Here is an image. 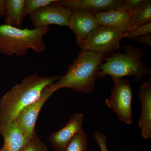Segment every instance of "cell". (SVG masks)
<instances>
[{
  "label": "cell",
  "instance_id": "cell-1",
  "mask_svg": "<svg viewBox=\"0 0 151 151\" xmlns=\"http://www.w3.org/2000/svg\"><path fill=\"white\" fill-rule=\"evenodd\" d=\"M60 76H42L35 73L26 76L14 86L0 101V128L15 119L24 108L38 99L45 88Z\"/></svg>",
  "mask_w": 151,
  "mask_h": 151
},
{
  "label": "cell",
  "instance_id": "cell-2",
  "mask_svg": "<svg viewBox=\"0 0 151 151\" xmlns=\"http://www.w3.org/2000/svg\"><path fill=\"white\" fill-rule=\"evenodd\" d=\"M108 55L81 50L64 75L51 84L53 92L64 88L73 92L90 94L94 92L97 73Z\"/></svg>",
  "mask_w": 151,
  "mask_h": 151
},
{
  "label": "cell",
  "instance_id": "cell-3",
  "mask_svg": "<svg viewBox=\"0 0 151 151\" xmlns=\"http://www.w3.org/2000/svg\"><path fill=\"white\" fill-rule=\"evenodd\" d=\"M125 52H113L102 63L96 78H102L110 76L113 81L126 76H134V81L140 82L145 76L151 73V69L143 63L144 55L142 49L130 45L124 47Z\"/></svg>",
  "mask_w": 151,
  "mask_h": 151
},
{
  "label": "cell",
  "instance_id": "cell-4",
  "mask_svg": "<svg viewBox=\"0 0 151 151\" xmlns=\"http://www.w3.org/2000/svg\"><path fill=\"white\" fill-rule=\"evenodd\" d=\"M50 28L30 29H19L6 24L0 25V52L4 55L18 56L25 55L29 50L36 53L45 49L43 37Z\"/></svg>",
  "mask_w": 151,
  "mask_h": 151
},
{
  "label": "cell",
  "instance_id": "cell-5",
  "mask_svg": "<svg viewBox=\"0 0 151 151\" xmlns=\"http://www.w3.org/2000/svg\"><path fill=\"white\" fill-rule=\"evenodd\" d=\"M114 86L105 103L118 116L121 122L128 125L133 120L132 102L133 92L129 81L122 78L113 81Z\"/></svg>",
  "mask_w": 151,
  "mask_h": 151
},
{
  "label": "cell",
  "instance_id": "cell-6",
  "mask_svg": "<svg viewBox=\"0 0 151 151\" xmlns=\"http://www.w3.org/2000/svg\"><path fill=\"white\" fill-rule=\"evenodd\" d=\"M126 32L121 30L99 25L80 47L81 50L108 55L120 48Z\"/></svg>",
  "mask_w": 151,
  "mask_h": 151
},
{
  "label": "cell",
  "instance_id": "cell-7",
  "mask_svg": "<svg viewBox=\"0 0 151 151\" xmlns=\"http://www.w3.org/2000/svg\"><path fill=\"white\" fill-rule=\"evenodd\" d=\"M56 1L29 15L34 29L47 27L51 25L68 27L71 11L59 5Z\"/></svg>",
  "mask_w": 151,
  "mask_h": 151
},
{
  "label": "cell",
  "instance_id": "cell-8",
  "mask_svg": "<svg viewBox=\"0 0 151 151\" xmlns=\"http://www.w3.org/2000/svg\"><path fill=\"white\" fill-rule=\"evenodd\" d=\"M51 85L45 88L38 99L24 108L14 119L28 140L32 137L35 133L36 122L40 110L54 93Z\"/></svg>",
  "mask_w": 151,
  "mask_h": 151
},
{
  "label": "cell",
  "instance_id": "cell-9",
  "mask_svg": "<svg viewBox=\"0 0 151 151\" xmlns=\"http://www.w3.org/2000/svg\"><path fill=\"white\" fill-rule=\"evenodd\" d=\"M94 14L84 11L71 12L68 27L74 32L80 47L98 26Z\"/></svg>",
  "mask_w": 151,
  "mask_h": 151
},
{
  "label": "cell",
  "instance_id": "cell-10",
  "mask_svg": "<svg viewBox=\"0 0 151 151\" xmlns=\"http://www.w3.org/2000/svg\"><path fill=\"white\" fill-rule=\"evenodd\" d=\"M84 116L81 113H75L70 117L67 124L58 131L52 133L50 140L52 147L58 151H64L68 144L82 130Z\"/></svg>",
  "mask_w": 151,
  "mask_h": 151
},
{
  "label": "cell",
  "instance_id": "cell-11",
  "mask_svg": "<svg viewBox=\"0 0 151 151\" xmlns=\"http://www.w3.org/2000/svg\"><path fill=\"white\" fill-rule=\"evenodd\" d=\"M122 0H57L56 3L71 12L84 11L92 14L118 9Z\"/></svg>",
  "mask_w": 151,
  "mask_h": 151
},
{
  "label": "cell",
  "instance_id": "cell-12",
  "mask_svg": "<svg viewBox=\"0 0 151 151\" xmlns=\"http://www.w3.org/2000/svg\"><path fill=\"white\" fill-rule=\"evenodd\" d=\"M138 97L142 105L139 121L141 134L145 139L151 138V78L150 77L140 86Z\"/></svg>",
  "mask_w": 151,
  "mask_h": 151
},
{
  "label": "cell",
  "instance_id": "cell-13",
  "mask_svg": "<svg viewBox=\"0 0 151 151\" xmlns=\"http://www.w3.org/2000/svg\"><path fill=\"white\" fill-rule=\"evenodd\" d=\"M93 14L100 26L114 28L125 32H127L131 26L130 15L121 7Z\"/></svg>",
  "mask_w": 151,
  "mask_h": 151
},
{
  "label": "cell",
  "instance_id": "cell-14",
  "mask_svg": "<svg viewBox=\"0 0 151 151\" xmlns=\"http://www.w3.org/2000/svg\"><path fill=\"white\" fill-rule=\"evenodd\" d=\"M0 134L4 139V145L1 151H20L28 140L16 120L1 127Z\"/></svg>",
  "mask_w": 151,
  "mask_h": 151
},
{
  "label": "cell",
  "instance_id": "cell-15",
  "mask_svg": "<svg viewBox=\"0 0 151 151\" xmlns=\"http://www.w3.org/2000/svg\"><path fill=\"white\" fill-rule=\"evenodd\" d=\"M6 11L5 24L19 29H23L24 16V0H6Z\"/></svg>",
  "mask_w": 151,
  "mask_h": 151
},
{
  "label": "cell",
  "instance_id": "cell-16",
  "mask_svg": "<svg viewBox=\"0 0 151 151\" xmlns=\"http://www.w3.org/2000/svg\"><path fill=\"white\" fill-rule=\"evenodd\" d=\"M131 26L141 25L151 23V1L145 0L131 16Z\"/></svg>",
  "mask_w": 151,
  "mask_h": 151
},
{
  "label": "cell",
  "instance_id": "cell-17",
  "mask_svg": "<svg viewBox=\"0 0 151 151\" xmlns=\"http://www.w3.org/2000/svg\"><path fill=\"white\" fill-rule=\"evenodd\" d=\"M88 142L86 133L81 130L71 140L64 151H86Z\"/></svg>",
  "mask_w": 151,
  "mask_h": 151
},
{
  "label": "cell",
  "instance_id": "cell-18",
  "mask_svg": "<svg viewBox=\"0 0 151 151\" xmlns=\"http://www.w3.org/2000/svg\"><path fill=\"white\" fill-rule=\"evenodd\" d=\"M151 34V23L141 25L131 26L127 32L125 37L136 40L142 36Z\"/></svg>",
  "mask_w": 151,
  "mask_h": 151
},
{
  "label": "cell",
  "instance_id": "cell-19",
  "mask_svg": "<svg viewBox=\"0 0 151 151\" xmlns=\"http://www.w3.org/2000/svg\"><path fill=\"white\" fill-rule=\"evenodd\" d=\"M57 0H24V17L29 16L30 14L41 8L55 2Z\"/></svg>",
  "mask_w": 151,
  "mask_h": 151
},
{
  "label": "cell",
  "instance_id": "cell-20",
  "mask_svg": "<svg viewBox=\"0 0 151 151\" xmlns=\"http://www.w3.org/2000/svg\"><path fill=\"white\" fill-rule=\"evenodd\" d=\"M20 151H48L46 146L36 133L29 139Z\"/></svg>",
  "mask_w": 151,
  "mask_h": 151
},
{
  "label": "cell",
  "instance_id": "cell-21",
  "mask_svg": "<svg viewBox=\"0 0 151 151\" xmlns=\"http://www.w3.org/2000/svg\"><path fill=\"white\" fill-rule=\"evenodd\" d=\"M145 0H126L124 1L121 7L130 15V17L137 10Z\"/></svg>",
  "mask_w": 151,
  "mask_h": 151
},
{
  "label": "cell",
  "instance_id": "cell-22",
  "mask_svg": "<svg viewBox=\"0 0 151 151\" xmlns=\"http://www.w3.org/2000/svg\"><path fill=\"white\" fill-rule=\"evenodd\" d=\"M93 135L94 139L100 147L101 151H109L107 145L108 139L106 135L98 131H95Z\"/></svg>",
  "mask_w": 151,
  "mask_h": 151
},
{
  "label": "cell",
  "instance_id": "cell-23",
  "mask_svg": "<svg viewBox=\"0 0 151 151\" xmlns=\"http://www.w3.org/2000/svg\"><path fill=\"white\" fill-rule=\"evenodd\" d=\"M136 40L139 43L151 46V34L142 36L138 37Z\"/></svg>",
  "mask_w": 151,
  "mask_h": 151
},
{
  "label": "cell",
  "instance_id": "cell-24",
  "mask_svg": "<svg viewBox=\"0 0 151 151\" xmlns=\"http://www.w3.org/2000/svg\"><path fill=\"white\" fill-rule=\"evenodd\" d=\"M6 11V0H0V18L5 16Z\"/></svg>",
  "mask_w": 151,
  "mask_h": 151
},
{
  "label": "cell",
  "instance_id": "cell-25",
  "mask_svg": "<svg viewBox=\"0 0 151 151\" xmlns=\"http://www.w3.org/2000/svg\"><path fill=\"white\" fill-rule=\"evenodd\" d=\"M0 151H1V150H0Z\"/></svg>",
  "mask_w": 151,
  "mask_h": 151
}]
</instances>
